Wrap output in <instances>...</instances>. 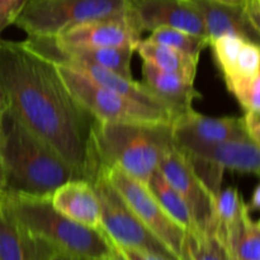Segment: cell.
<instances>
[{"instance_id": "22", "label": "cell", "mask_w": 260, "mask_h": 260, "mask_svg": "<svg viewBox=\"0 0 260 260\" xmlns=\"http://www.w3.org/2000/svg\"><path fill=\"white\" fill-rule=\"evenodd\" d=\"M149 189L151 190L152 194L160 203L165 212L178 223L182 226L184 230H190V229H198L193 220L192 212L189 207L183 200L182 196L167 182L159 170L154 173L150 177L149 182L146 183Z\"/></svg>"}, {"instance_id": "33", "label": "cell", "mask_w": 260, "mask_h": 260, "mask_svg": "<svg viewBox=\"0 0 260 260\" xmlns=\"http://www.w3.org/2000/svg\"><path fill=\"white\" fill-rule=\"evenodd\" d=\"M5 112H0V152H2L3 141H4V134H5Z\"/></svg>"}, {"instance_id": "6", "label": "cell", "mask_w": 260, "mask_h": 260, "mask_svg": "<svg viewBox=\"0 0 260 260\" xmlns=\"http://www.w3.org/2000/svg\"><path fill=\"white\" fill-rule=\"evenodd\" d=\"M101 205L99 230L116 245L160 254L177 260L172 251L140 221L102 172L90 179Z\"/></svg>"}, {"instance_id": "21", "label": "cell", "mask_w": 260, "mask_h": 260, "mask_svg": "<svg viewBox=\"0 0 260 260\" xmlns=\"http://www.w3.org/2000/svg\"><path fill=\"white\" fill-rule=\"evenodd\" d=\"M53 45L63 55L80 58L96 63L117 75L126 79H132L131 61L135 53L134 46H122V47H106V48H81L66 47L58 45L52 38Z\"/></svg>"}, {"instance_id": "11", "label": "cell", "mask_w": 260, "mask_h": 260, "mask_svg": "<svg viewBox=\"0 0 260 260\" xmlns=\"http://www.w3.org/2000/svg\"><path fill=\"white\" fill-rule=\"evenodd\" d=\"M129 15L141 33L169 27L208 40L202 18L190 0H129Z\"/></svg>"}, {"instance_id": "9", "label": "cell", "mask_w": 260, "mask_h": 260, "mask_svg": "<svg viewBox=\"0 0 260 260\" xmlns=\"http://www.w3.org/2000/svg\"><path fill=\"white\" fill-rule=\"evenodd\" d=\"M182 152L193 167L210 168L202 180L212 188L221 185L223 170L254 175L260 172V145L249 137L196 146Z\"/></svg>"}, {"instance_id": "18", "label": "cell", "mask_w": 260, "mask_h": 260, "mask_svg": "<svg viewBox=\"0 0 260 260\" xmlns=\"http://www.w3.org/2000/svg\"><path fill=\"white\" fill-rule=\"evenodd\" d=\"M213 58L226 76L260 75V48L258 43L240 36L222 35L210 41Z\"/></svg>"}, {"instance_id": "36", "label": "cell", "mask_w": 260, "mask_h": 260, "mask_svg": "<svg viewBox=\"0 0 260 260\" xmlns=\"http://www.w3.org/2000/svg\"><path fill=\"white\" fill-rule=\"evenodd\" d=\"M108 258L111 260H124L116 250H114V249H112V246H111V255H109Z\"/></svg>"}, {"instance_id": "13", "label": "cell", "mask_w": 260, "mask_h": 260, "mask_svg": "<svg viewBox=\"0 0 260 260\" xmlns=\"http://www.w3.org/2000/svg\"><path fill=\"white\" fill-rule=\"evenodd\" d=\"M142 33L137 29L129 10L118 17L90 20L69 28L55 37V41L66 47L106 48L136 46Z\"/></svg>"}, {"instance_id": "25", "label": "cell", "mask_w": 260, "mask_h": 260, "mask_svg": "<svg viewBox=\"0 0 260 260\" xmlns=\"http://www.w3.org/2000/svg\"><path fill=\"white\" fill-rule=\"evenodd\" d=\"M223 80L244 112H260V75L226 76Z\"/></svg>"}, {"instance_id": "27", "label": "cell", "mask_w": 260, "mask_h": 260, "mask_svg": "<svg viewBox=\"0 0 260 260\" xmlns=\"http://www.w3.org/2000/svg\"><path fill=\"white\" fill-rule=\"evenodd\" d=\"M27 2L28 0H0V35L9 25L14 24V20Z\"/></svg>"}, {"instance_id": "15", "label": "cell", "mask_w": 260, "mask_h": 260, "mask_svg": "<svg viewBox=\"0 0 260 260\" xmlns=\"http://www.w3.org/2000/svg\"><path fill=\"white\" fill-rule=\"evenodd\" d=\"M141 83L152 95L168 107L173 121L193 109V102L202 96L194 88L193 80L177 74L165 73L146 62L142 63Z\"/></svg>"}, {"instance_id": "1", "label": "cell", "mask_w": 260, "mask_h": 260, "mask_svg": "<svg viewBox=\"0 0 260 260\" xmlns=\"http://www.w3.org/2000/svg\"><path fill=\"white\" fill-rule=\"evenodd\" d=\"M0 81L7 113L89 182L95 118L66 88L57 65L25 41L0 38Z\"/></svg>"}, {"instance_id": "14", "label": "cell", "mask_w": 260, "mask_h": 260, "mask_svg": "<svg viewBox=\"0 0 260 260\" xmlns=\"http://www.w3.org/2000/svg\"><path fill=\"white\" fill-rule=\"evenodd\" d=\"M190 3L200 13L210 41L222 35H235L259 45L260 0H251L245 7L211 0H190Z\"/></svg>"}, {"instance_id": "10", "label": "cell", "mask_w": 260, "mask_h": 260, "mask_svg": "<svg viewBox=\"0 0 260 260\" xmlns=\"http://www.w3.org/2000/svg\"><path fill=\"white\" fill-rule=\"evenodd\" d=\"M157 170L185 201L197 228L210 233L215 194L196 172L192 161L174 147L162 157Z\"/></svg>"}, {"instance_id": "20", "label": "cell", "mask_w": 260, "mask_h": 260, "mask_svg": "<svg viewBox=\"0 0 260 260\" xmlns=\"http://www.w3.org/2000/svg\"><path fill=\"white\" fill-rule=\"evenodd\" d=\"M135 52L140 55L142 61L165 73L177 74L194 81L197 74L198 58L188 56L177 50L152 42L149 38L140 40L135 46Z\"/></svg>"}, {"instance_id": "26", "label": "cell", "mask_w": 260, "mask_h": 260, "mask_svg": "<svg viewBox=\"0 0 260 260\" xmlns=\"http://www.w3.org/2000/svg\"><path fill=\"white\" fill-rule=\"evenodd\" d=\"M233 260H260V223L251 218L250 212L243 218Z\"/></svg>"}, {"instance_id": "35", "label": "cell", "mask_w": 260, "mask_h": 260, "mask_svg": "<svg viewBox=\"0 0 260 260\" xmlns=\"http://www.w3.org/2000/svg\"><path fill=\"white\" fill-rule=\"evenodd\" d=\"M50 260H80L76 258H71V256L68 255H62V254H57V253H52L50 256Z\"/></svg>"}, {"instance_id": "8", "label": "cell", "mask_w": 260, "mask_h": 260, "mask_svg": "<svg viewBox=\"0 0 260 260\" xmlns=\"http://www.w3.org/2000/svg\"><path fill=\"white\" fill-rule=\"evenodd\" d=\"M112 187L123 198L132 212L169 249L178 260L185 230L160 206L146 183L131 177L119 168H98ZM95 172V173H96Z\"/></svg>"}, {"instance_id": "23", "label": "cell", "mask_w": 260, "mask_h": 260, "mask_svg": "<svg viewBox=\"0 0 260 260\" xmlns=\"http://www.w3.org/2000/svg\"><path fill=\"white\" fill-rule=\"evenodd\" d=\"M178 260H228L208 231L185 230Z\"/></svg>"}, {"instance_id": "3", "label": "cell", "mask_w": 260, "mask_h": 260, "mask_svg": "<svg viewBox=\"0 0 260 260\" xmlns=\"http://www.w3.org/2000/svg\"><path fill=\"white\" fill-rule=\"evenodd\" d=\"M4 122L0 162L4 169L7 193L50 198L63 183L85 179L79 170L69 165L7 112Z\"/></svg>"}, {"instance_id": "29", "label": "cell", "mask_w": 260, "mask_h": 260, "mask_svg": "<svg viewBox=\"0 0 260 260\" xmlns=\"http://www.w3.org/2000/svg\"><path fill=\"white\" fill-rule=\"evenodd\" d=\"M245 131L249 139L254 142H260V112H245L243 117ZM260 145V144H259Z\"/></svg>"}, {"instance_id": "34", "label": "cell", "mask_w": 260, "mask_h": 260, "mask_svg": "<svg viewBox=\"0 0 260 260\" xmlns=\"http://www.w3.org/2000/svg\"><path fill=\"white\" fill-rule=\"evenodd\" d=\"M0 112H7V101H5V94L3 90L2 81H0Z\"/></svg>"}, {"instance_id": "30", "label": "cell", "mask_w": 260, "mask_h": 260, "mask_svg": "<svg viewBox=\"0 0 260 260\" xmlns=\"http://www.w3.org/2000/svg\"><path fill=\"white\" fill-rule=\"evenodd\" d=\"M246 208H248L249 212H256L259 211L260 208V185L258 184L255 188H254L253 193H251V197H250V202L246 203Z\"/></svg>"}, {"instance_id": "19", "label": "cell", "mask_w": 260, "mask_h": 260, "mask_svg": "<svg viewBox=\"0 0 260 260\" xmlns=\"http://www.w3.org/2000/svg\"><path fill=\"white\" fill-rule=\"evenodd\" d=\"M52 251L30 238L0 200V260H48Z\"/></svg>"}, {"instance_id": "12", "label": "cell", "mask_w": 260, "mask_h": 260, "mask_svg": "<svg viewBox=\"0 0 260 260\" xmlns=\"http://www.w3.org/2000/svg\"><path fill=\"white\" fill-rule=\"evenodd\" d=\"M172 131L174 146L180 151L249 137L243 117H208L196 112L194 108L177 117L172 122Z\"/></svg>"}, {"instance_id": "37", "label": "cell", "mask_w": 260, "mask_h": 260, "mask_svg": "<svg viewBox=\"0 0 260 260\" xmlns=\"http://www.w3.org/2000/svg\"><path fill=\"white\" fill-rule=\"evenodd\" d=\"M101 260H111L109 258H106V259H101Z\"/></svg>"}, {"instance_id": "28", "label": "cell", "mask_w": 260, "mask_h": 260, "mask_svg": "<svg viewBox=\"0 0 260 260\" xmlns=\"http://www.w3.org/2000/svg\"><path fill=\"white\" fill-rule=\"evenodd\" d=\"M107 240H108V238H107ZM108 243L109 245L112 246V249H114V250H116L124 260H173V259L167 258V256L164 255H160V254L150 253V251L139 250V249L121 248V246L112 243L111 240H108Z\"/></svg>"}, {"instance_id": "24", "label": "cell", "mask_w": 260, "mask_h": 260, "mask_svg": "<svg viewBox=\"0 0 260 260\" xmlns=\"http://www.w3.org/2000/svg\"><path fill=\"white\" fill-rule=\"evenodd\" d=\"M147 38L152 42L164 45L167 47L173 48V50H177L179 52L185 53V55L198 58V60H200L201 53L210 45V41L207 38L169 27H161L152 30L151 35Z\"/></svg>"}, {"instance_id": "31", "label": "cell", "mask_w": 260, "mask_h": 260, "mask_svg": "<svg viewBox=\"0 0 260 260\" xmlns=\"http://www.w3.org/2000/svg\"><path fill=\"white\" fill-rule=\"evenodd\" d=\"M211 2L221 3V4L226 5H235V7H245V5H248L251 0H211Z\"/></svg>"}, {"instance_id": "5", "label": "cell", "mask_w": 260, "mask_h": 260, "mask_svg": "<svg viewBox=\"0 0 260 260\" xmlns=\"http://www.w3.org/2000/svg\"><path fill=\"white\" fill-rule=\"evenodd\" d=\"M128 10L129 0H28L13 25L27 37L55 38L81 23L118 17Z\"/></svg>"}, {"instance_id": "4", "label": "cell", "mask_w": 260, "mask_h": 260, "mask_svg": "<svg viewBox=\"0 0 260 260\" xmlns=\"http://www.w3.org/2000/svg\"><path fill=\"white\" fill-rule=\"evenodd\" d=\"M3 201L23 230L52 253L80 260H101L111 255V245L99 229L80 225L65 217L50 198L7 193Z\"/></svg>"}, {"instance_id": "38", "label": "cell", "mask_w": 260, "mask_h": 260, "mask_svg": "<svg viewBox=\"0 0 260 260\" xmlns=\"http://www.w3.org/2000/svg\"><path fill=\"white\" fill-rule=\"evenodd\" d=\"M48 260H50V259H48Z\"/></svg>"}, {"instance_id": "32", "label": "cell", "mask_w": 260, "mask_h": 260, "mask_svg": "<svg viewBox=\"0 0 260 260\" xmlns=\"http://www.w3.org/2000/svg\"><path fill=\"white\" fill-rule=\"evenodd\" d=\"M7 194V183H5V174L3 165L0 162V200Z\"/></svg>"}, {"instance_id": "17", "label": "cell", "mask_w": 260, "mask_h": 260, "mask_svg": "<svg viewBox=\"0 0 260 260\" xmlns=\"http://www.w3.org/2000/svg\"><path fill=\"white\" fill-rule=\"evenodd\" d=\"M246 212L249 211L243 196L236 188L228 187L223 190L220 189L215 194V207L210 234L228 260H233L234 249Z\"/></svg>"}, {"instance_id": "2", "label": "cell", "mask_w": 260, "mask_h": 260, "mask_svg": "<svg viewBox=\"0 0 260 260\" xmlns=\"http://www.w3.org/2000/svg\"><path fill=\"white\" fill-rule=\"evenodd\" d=\"M174 147L172 123L95 119L91 129L93 177L98 168L116 167L147 183Z\"/></svg>"}, {"instance_id": "7", "label": "cell", "mask_w": 260, "mask_h": 260, "mask_svg": "<svg viewBox=\"0 0 260 260\" xmlns=\"http://www.w3.org/2000/svg\"><path fill=\"white\" fill-rule=\"evenodd\" d=\"M57 70L74 98L98 121L173 122L170 114L144 106L111 89L103 88L78 71L60 65H57Z\"/></svg>"}, {"instance_id": "16", "label": "cell", "mask_w": 260, "mask_h": 260, "mask_svg": "<svg viewBox=\"0 0 260 260\" xmlns=\"http://www.w3.org/2000/svg\"><path fill=\"white\" fill-rule=\"evenodd\" d=\"M51 205L65 217L98 229L101 225V205L90 182L85 179L69 180L51 196Z\"/></svg>"}]
</instances>
